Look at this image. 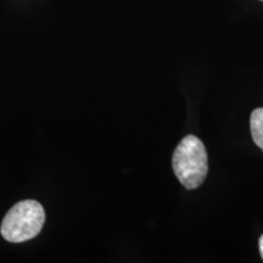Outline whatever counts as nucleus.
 Masks as SVG:
<instances>
[{"instance_id":"f257e3e1","label":"nucleus","mask_w":263,"mask_h":263,"mask_svg":"<svg viewBox=\"0 0 263 263\" xmlns=\"http://www.w3.org/2000/svg\"><path fill=\"white\" fill-rule=\"evenodd\" d=\"M173 172L185 189H196L203 183L209 164L202 141L195 136L183 138L173 153Z\"/></svg>"},{"instance_id":"f03ea898","label":"nucleus","mask_w":263,"mask_h":263,"mask_svg":"<svg viewBox=\"0 0 263 263\" xmlns=\"http://www.w3.org/2000/svg\"><path fill=\"white\" fill-rule=\"evenodd\" d=\"M45 212L34 200H24L9 210L3 219V238L10 242H24L37 236L44 226Z\"/></svg>"},{"instance_id":"7ed1b4c3","label":"nucleus","mask_w":263,"mask_h":263,"mask_svg":"<svg viewBox=\"0 0 263 263\" xmlns=\"http://www.w3.org/2000/svg\"><path fill=\"white\" fill-rule=\"evenodd\" d=\"M250 127L255 144L263 150V108H256L255 111H252Z\"/></svg>"},{"instance_id":"20e7f679","label":"nucleus","mask_w":263,"mask_h":263,"mask_svg":"<svg viewBox=\"0 0 263 263\" xmlns=\"http://www.w3.org/2000/svg\"><path fill=\"white\" fill-rule=\"evenodd\" d=\"M258 246H259V252H261V256L263 258V235L259 238V241H258Z\"/></svg>"},{"instance_id":"39448f33","label":"nucleus","mask_w":263,"mask_h":263,"mask_svg":"<svg viewBox=\"0 0 263 263\" xmlns=\"http://www.w3.org/2000/svg\"><path fill=\"white\" fill-rule=\"evenodd\" d=\"M261 2H263V0H261Z\"/></svg>"}]
</instances>
